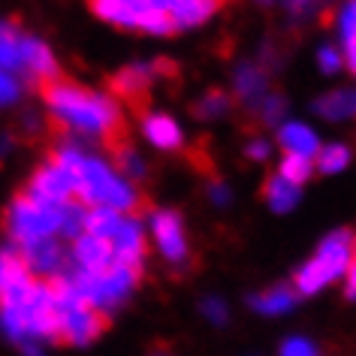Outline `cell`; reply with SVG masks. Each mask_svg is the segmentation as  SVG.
Instances as JSON below:
<instances>
[{"mask_svg":"<svg viewBox=\"0 0 356 356\" xmlns=\"http://www.w3.org/2000/svg\"><path fill=\"white\" fill-rule=\"evenodd\" d=\"M40 94L51 109V121H58L60 127L82 133V136H97L106 151H115L130 142L124 115L109 97L85 91L67 79L40 85Z\"/></svg>","mask_w":356,"mask_h":356,"instance_id":"obj_1","label":"cell"},{"mask_svg":"<svg viewBox=\"0 0 356 356\" xmlns=\"http://www.w3.org/2000/svg\"><path fill=\"white\" fill-rule=\"evenodd\" d=\"M64 206H58V202H40V200L28 197V193H19L3 215V229L19 245H31V242H40V238H49L51 233L60 229Z\"/></svg>","mask_w":356,"mask_h":356,"instance_id":"obj_2","label":"cell"},{"mask_svg":"<svg viewBox=\"0 0 356 356\" xmlns=\"http://www.w3.org/2000/svg\"><path fill=\"white\" fill-rule=\"evenodd\" d=\"M350 257H353V236L347 233V229H338V233H332L320 245L314 260L305 263L296 272V290L302 296L317 293L320 287H326L329 281L338 278V275L350 266Z\"/></svg>","mask_w":356,"mask_h":356,"instance_id":"obj_3","label":"cell"},{"mask_svg":"<svg viewBox=\"0 0 356 356\" xmlns=\"http://www.w3.org/2000/svg\"><path fill=\"white\" fill-rule=\"evenodd\" d=\"M31 269L19 251H0V308H19L33 290Z\"/></svg>","mask_w":356,"mask_h":356,"instance_id":"obj_4","label":"cell"},{"mask_svg":"<svg viewBox=\"0 0 356 356\" xmlns=\"http://www.w3.org/2000/svg\"><path fill=\"white\" fill-rule=\"evenodd\" d=\"M151 64L145 67H127V70H118L115 76H109V91L112 97H118L121 103H127L136 115H145L148 112V103H151Z\"/></svg>","mask_w":356,"mask_h":356,"instance_id":"obj_5","label":"cell"},{"mask_svg":"<svg viewBox=\"0 0 356 356\" xmlns=\"http://www.w3.org/2000/svg\"><path fill=\"white\" fill-rule=\"evenodd\" d=\"M28 197L33 200H40V202H58V206H64V202H79L76 200V178L64 172V169H58V166H42L33 172V178L28 181Z\"/></svg>","mask_w":356,"mask_h":356,"instance_id":"obj_6","label":"cell"},{"mask_svg":"<svg viewBox=\"0 0 356 356\" xmlns=\"http://www.w3.org/2000/svg\"><path fill=\"white\" fill-rule=\"evenodd\" d=\"M112 251H115V263L130 266V269L142 272V260H145V236L136 218H121L118 229L112 233Z\"/></svg>","mask_w":356,"mask_h":356,"instance_id":"obj_7","label":"cell"},{"mask_svg":"<svg viewBox=\"0 0 356 356\" xmlns=\"http://www.w3.org/2000/svg\"><path fill=\"white\" fill-rule=\"evenodd\" d=\"M19 51H22V67L28 70L31 82L37 85V88L46 85V82H55V79H60L55 58H51V51L42 46L40 40L22 37V40H19Z\"/></svg>","mask_w":356,"mask_h":356,"instance_id":"obj_8","label":"cell"},{"mask_svg":"<svg viewBox=\"0 0 356 356\" xmlns=\"http://www.w3.org/2000/svg\"><path fill=\"white\" fill-rule=\"evenodd\" d=\"M19 254L28 263L31 272L46 275V278H58L60 266H64V248L55 238H40V242H31V245H19Z\"/></svg>","mask_w":356,"mask_h":356,"instance_id":"obj_9","label":"cell"},{"mask_svg":"<svg viewBox=\"0 0 356 356\" xmlns=\"http://www.w3.org/2000/svg\"><path fill=\"white\" fill-rule=\"evenodd\" d=\"M154 238L166 260L172 263L188 260V242H184V229L175 211H157L154 215Z\"/></svg>","mask_w":356,"mask_h":356,"instance_id":"obj_10","label":"cell"},{"mask_svg":"<svg viewBox=\"0 0 356 356\" xmlns=\"http://www.w3.org/2000/svg\"><path fill=\"white\" fill-rule=\"evenodd\" d=\"M76 263H79V269L88 275H103L115 263L112 242L103 236H91V233L79 236L76 238Z\"/></svg>","mask_w":356,"mask_h":356,"instance_id":"obj_11","label":"cell"},{"mask_svg":"<svg viewBox=\"0 0 356 356\" xmlns=\"http://www.w3.org/2000/svg\"><path fill=\"white\" fill-rule=\"evenodd\" d=\"M278 139H281V145H284V151H287V154L311 157L314 151H320L314 130H308L305 124H284L281 133H278Z\"/></svg>","mask_w":356,"mask_h":356,"instance_id":"obj_12","label":"cell"},{"mask_svg":"<svg viewBox=\"0 0 356 356\" xmlns=\"http://www.w3.org/2000/svg\"><path fill=\"white\" fill-rule=\"evenodd\" d=\"M145 136L157 148H181V130L169 115H145Z\"/></svg>","mask_w":356,"mask_h":356,"instance_id":"obj_13","label":"cell"},{"mask_svg":"<svg viewBox=\"0 0 356 356\" xmlns=\"http://www.w3.org/2000/svg\"><path fill=\"white\" fill-rule=\"evenodd\" d=\"M323 118H356V91H335L314 103Z\"/></svg>","mask_w":356,"mask_h":356,"instance_id":"obj_14","label":"cell"},{"mask_svg":"<svg viewBox=\"0 0 356 356\" xmlns=\"http://www.w3.org/2000/svg\"><path fill=\"white\" fill-rule=\"evenodd\" d=\"M91 10L100 15V19L124 24V28H139V19H142V13L130 10L124 0H91Z\"/></svg>","mask_w":356,"mask_h":356,"instance_id":"obj_15","label":"cell"},{"mask_svg":"<svg viewBox=\"0 0 356 356\" xmlns=\"http://www.w3.org/2000/svg\"><path fill=\"white\" fill-rule=\"evenodd\" d=\"M263 197L269 200V206L275 211H287V209H293L299 202V188L296 184H290V181H284L281 175H272L269 181H266Z\"/></svg>","mask_w":356,"mask_h":356,"instance_id":"obj_16","label":"cell"},{"mask_svg":"<svg viewBox=\"0 0 356 356\" xmlns=\"http://www.w3.org/2000/svg\"><path fill=\"white\" fill-rule=\"evenodd\" d=\"M293 302H296V290H290V287H272L269 293H260V296H254L251 299V305L257 311H263V314H281V311H287Z\"/></svg>","mask_w":356,"mask_h":356,"instance_id":"obj_17","label":"cell"},{"mask_svg":"<svg viewBox=\"0 0 356 356\" xmlns=\"http://www.w3.org/2000/svg\"><path fill=\"white\" fill-rule=\"evenodd\" d=\"M121 224V215L112 209H88L85 211V229L91 236H103V238H112V233L118 229Z\"/></svg>","mask_w":356,"mask_h":356,"instance_id":"obj_18","label":"cell"},{"mask_svg":"<svg viewBox=\"0 0 356 356\" xmlns=\"http://www.w3.org/2000/svg\"><path fill=\"white\" fill-rule=\"evenodd\" d=\"M236 88H238V97H242V100L263 103L266 76L260 73V70H254V67H245V70H238V76H236Z\"/></svg>","mask_w":356,"mask_h":356,"instance_id":"obj_19","label":"cell"},{"mask_svg":"<svg viewBox=\"0 0 356 356\" xmlns=\"http://www.w3.org/2000/svg\"><path fill=\"white\" fill-rule=\"evenodd\" d=\"M281 178L290 184H305L311 178V157H302V154H284L281 160Z\"/></svg>","mask_w":356,"mask_h":356,"instance_id":"obj_20","label":"cell"},{"mask_svg":"<svg viewBox=\"0 0 356 356\" xmlns=\"http://www.w3.org/2000/svg\"><path fill=\"white\" fill-rule=\"evenodd\" d=\"M139 28L151 31V33H172L178 28V22H175V15L166 10H145L139 19Z\"/></svg>","mask_w":356,"mask_h":356,"instance_id":"obj_21","label":"cell"},{"mask_svg":"<svg viewBox=\"0 0 356 356\" xmlns=\"http://www.w3.org/2000/svg\"><path fill=\"white\" fill-rule=\"evenodd\" d=\"M350 163V151L344 145H329V148H320L317 151V166L320 172H338Z\"/></svg>","mask_w":356,"mask_h":356,"instance_id":"obj_22","label":"cell"},{"mask_svg":"<svg viewBox=\"0 0 356 356\" xmlns=\"http://www.w3.org/2000/svg\"><path fill=\"white\" fill-rule=\"evenodd\" d=\"M227 109H229V100H227V94H220V91H209L197 106H193V112H197L200 118H215V115L227 112Z\"/></svg>","mask_w":356,"mask_h":356,"instance_id":"obj_23","label":"cell"},{"mask_svg":"<svg viewBox=\"0 0 356 356\" xmlns=\"http://www.w3.org/2000/svg\"><path fill=\"white\" fill-rule=\"evenodd\" d=\"M281 356H317V347L305 338H290V341H284Z\"/></svg>","mask_w":356,"mask_h":356,"instance_id":"obj_24","label":"cell"},{"mask_svg":"<svg viewBox=\"0 0 356 356\" xmlns=\"http://www.w3.org/2000/svg\"><path fill=\"white\" fill-rule=\"evenodd\" d=\"M202 311H206V317L209 320H215V323H227V308H224V302H218V299H206L202 302Z\"/></svg>","mask_w":356,"mask_h":356,"instance_id":"obj_25","label":"cell"},{"mask_svg":"<svg viewBox=\"0 0 356 356\" xmlns=\"http://www.w3.org/2000/svg\"><path fill=\"white\" fill-rule=\"evenodd\" d=\"M341 31H344V40L356 37V0H350L347 10L341 13Z\"/></svg>","mask_w":356,"mask_h":356,"instance_id":"obj_26","label":"cell"},{"mask_svg":"<svg viewBox=\"0 0 356 356\" xmlns=\"http://www.w3.org/2000/svg\"><path fill=\"white\" fill-rule=\"evenodd\" d=\"M281 112H284V100H281V97H269V100H266L263 103V118L266 121H278L281 118Z\"/></svg>","mask_w":356,"mask_h":356,"instance_id":"obj_27","label":"cell"},{"mask_svg":"<svg viewBox=\"0 0 356 356\" xmlns=\"http://www.w3.org/2000/svg\"><path fill=\"white\" fill-rule=\"evenodd\" d=\"M338 64H341V58H338V51L332 46H326L320 51V67H323V73H335Z\"/></svg>","mask_w":356,"mask_h":356,"instance_id":"obj_28","label":"cell"},{"mask_svg":"<svg viewBox=\"0 0 356 356\" xmlns=\"http://www.w3.org/2000/svg\"><path fill=\"white\" fill-rule=\"evenodd\" d=\"M266 154H269V145H266V142H251V145H248V157L266 160Z\"/></svg>","mask_w":356,"mask_h":356,"instance_id":"obj_29","label":"cell"},{"mask_svg":"<svg viewBox=\"0 0 356 356\" xmlns=\"http://www.w3.org/2000/svg\"><path fill=\"white\" fill-rule=\"evenodd\" d=\"M347 296L356 299V260L347 266Z\"/></svg>","mask_w":356,"mask_h":356,"instance_id":"obj_30","label":"cell"},{"mask_svg":"<svg viewBox=\"0 0 356 356\" xmlns=\"http://www.w3.org/2000/svg\"><path fill=\"white\" fill-rule=\"evenodd\" d=\"M347 42V60H350V70H356V37L344 40Z\"/></svg>","mask_w":356,"mask_h":356,"instance_id":"obj_31","label":"cell"},{"mask_svg":"<svg viewBox=\"0 0 356 356\" xmlns=\"http://www.w3.org/2000/svg\"><path fill=\"white\" fill-rule=\"evenodd\" d=\"M311 3H314V0H287V6H290L293 13H305Z\"/></svg>","mask_w":356,"mask_h":356,"instance_id":"obj_32","label":"cell"},{"mask_svg":"<svg viewBox=\"0 0 356 356\" xmlns=\"http://www.w3.org/2000/svg\"><path fill=\"white\" fill-rule=\"evenodd\" d=\"M211 197H215L218 202H227V188H224V184H218V188H211Z\"/></svg>","mask_w":356,"mask_h":356,"instance_id":"obj_33","label":"cell"},{"mask_svg":"<svg viewBox=\"0 0 356 356\" xmlns=\"http://www.w3.org/2000/svg\"><path fill=\"white\" fill-rule=\"evenodd\" d=\"M24 356H42V353L37 350V347H28V350H24Z\"/></svg>","mask_w":356,"mask_h":356,"instance_id":"obj_34","label":"cell"},{"mask_svg":"<svg viewBox=\"0 0 356 356\" xmlns=\"http://www.w3.org/2000/svg\"><path fill=\"white\" fill-rule=\"evenodd\" d=\"M353 260H356V242H353Z\"/></svg>","mask_w":356,"mask_h":356,"instance_id":"obj_35","label":"cell"}]
</instances>
